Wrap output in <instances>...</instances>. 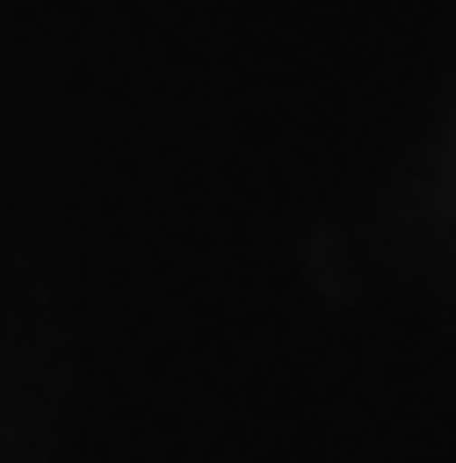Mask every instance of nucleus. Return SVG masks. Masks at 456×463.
<instances>
[]
</instances>
